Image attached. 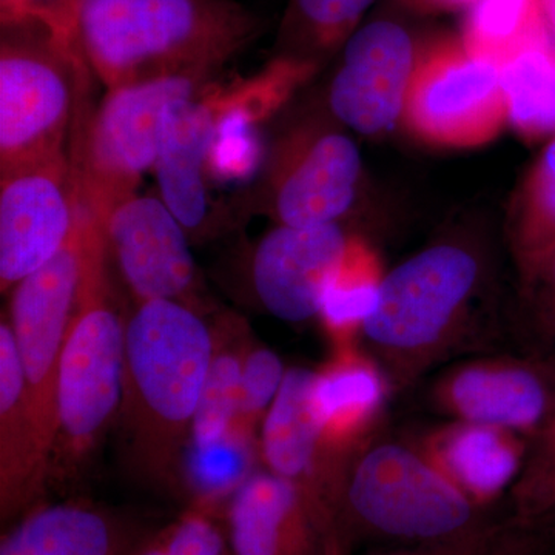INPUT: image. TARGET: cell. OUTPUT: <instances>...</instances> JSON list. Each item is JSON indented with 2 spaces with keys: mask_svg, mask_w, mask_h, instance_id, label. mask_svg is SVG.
<instances>
[{
  "mask_svg": "<svg viewBox=\"0 0 555 555\" xmlns=\"http://www.w3.org/2000/svg\"><path fill=\"white\" fill-rule=\"evenodd\" d=\"M494 284L488 243L451 233L386 273L363 328L366 350L392 389H406L480 332Z\"/></svg>",
  "mask_w": 555,
  "mask_h": 555,
  "instance_id": "6da1fadb",
  "label": "cell"
},
{
  "mask_svg": "<svg viewBox=\"0 0 555 555\" xmlns=\"http://www.w3.org/2000/svg\"><path fill=\"white\" fill-rule=\"evenodd\" d=\"M215 343L214 328L184 302L149 299L126 318L118 420L131 469L153 485H179Z\"/></svg>",
  "mask_w": 555,
  "mask_h": 555,
  "instance_id": "7a4b0ae2",
  "label": "cell"
},
{
  "mask_svg": "<svg viewBox=\"0 0 555 555\" xmlns=\"http://www.w3.org/2000/svg\"><path fill=\"white\" fill-rule=\"evenodd\" d=\"M236 0H75L76 49L107 89L206 72L218 75L261 33Z\"/></svg>",
  "mask_w": 555,
  "mask_h": 555,
  "instance_id": "3957f363",
  "label": "cell"
},
{
  "mask_svg": "<svg viewBox=\"0 0 555 555\" xmlns=\"http://www.w3.org/2000/svg\"><path fill=\"white\" fill-rule=\"evenodd\" d=\"M102 235L91 248L57 375V430L49 483L68 480L93 454L122 401L126 318L108 280Z\"/></svg>",
  "mask_w": 555,
  "mask_h": 555,
  "instance_id": "277c9868",
  "label": "cell"
},
{
  "mask_svg": "<svg viewBox=\"0 0 555 555\" xmlns=\"http://www.w3.org/2000/svg\"><path fill=\"white\" fill-rule=\"evenodd\" d=\"M492 524L427 462L415 443L379 438L350 463L343 499L347 543L356 537L406 546L462 539Z\"/></svg>",
  "mask_w": 555,
  "mask_h": 555,
  "instance_id": "5b68a950",
  "label": "cell"
},
{
  "mask_svg": "<svg viewBox=\"0 0 555 555\" xmlns=\"http://www.w3.org/2000/svg\"><path fill=\"white\" fill-rule=\"evenodd\" d=\"M192 72L108 89L100 105L76 115L68 156L80 206L105 224L139 182L155 169L164 120L175 102L188 100L215 80Z\"/></svg>",
  "mask_w": 555,
  "mask_h": 555,
  "instance_id": "8992f818",
  "label": "cell"
},
{
  "mask_svg": "<svg viewBox=\"0 0 555 555\" xmlns=\"http://www.w3.org/2000/svg\"><path fill=\"white\" fill-rule=\"evenodd\" d=\"M0 175L67 155L87 64L42 22L2 28Z\"/></svg>",
  "mask_w": 555,
  "mask_h": 555,
  "instance_id": "52a82bcc",
  "label": "cell"
},
{
  "mask_svg": "<svg viewBox=\"0 0 555 555\" xmlns=\"http://www.w3.org/2000/svg\"><path fill=\"white\" fill-rule=\"evenodd\" d=\"M104 233L100 219L78 206L65 246L13 288L10 324L16 339L33 426L47 462L57 430V375L65 338L78 306L91 248Z\"/></svg>",
  "mask_w": 555,
  "mask_h": 555,
  "instance_id": "ba28073f",
  "label": "cell"
},
{
  "mask_svg": "<svg viewBox=\"0 0 555 555\" xmlns=\"http://www.w3.org/2000/svg\"><path fill=\"white\" fill-rule=\"evenodd\" d=\"M255 208L276 224H341L363 182L356 141L331 113L310 112L280 131L266 152Z\"/></svg>",
  "mask_w": 555,
  "mask_h": 555,
  "instance_id": "9c48e42d",
  "label": "cell"
},
{
  "mask_svg": "<svg viewBox=\"0 0 555 555\" xmlns=\"http://www.w3.org/2000/svg\"><path fill=\"white\" fill-rule=\"evenodd\" d=\"M401 126L433 147H483L509 126L500 68L474 56L460 35L425 39Z\"/></svg>",
  "mask_w": 555,
  "mask_h": 555,
  "instance_id": "30bf717a",
  "label": "cell"
},
{
  "mask_svg": "<svg viewBox=\"0 0 555 555\" xmlns=\"http://www.w3.org/2000/svg\"><path fill=\"white\" fill-rule=\"evenodd\" d=\"M312 369H288L262 420L259 456L266 469L297 486L312 511L328 555H347L343 499L353 456L335 451L310 408Z\"/></svg>",
  "mask_w": 555,
  "mask_h": 555,
  "instance_id": "8fae6325",
  "label": "cell"
},
{
  "mask_svg": "<svg viewBox=\"0 0 555 555\" xmlns=\"http://www.w3.org/2000/svg\"><path fill=\"white\" fill-rule=\"evenodd\" d=\"M423 42L390 17L361 25L341 49V61L328 83L327 112L363 137L382 138L396 130L403 122Z\"/></svg>",
  "mask_w": 555,
  "mask_h": 555,
  "instance_id": "7c38bea8",
  "label": "cell"
},
{
  "mask_svg": "<svg viewBox=\"0 0 555 555\" xmlns=\"http://www.w3.org/2000/svg\"><path fill=\"white\" fill-rule=\"evenodd\" d=\"M78 215L69 156L0 175V288L13 291L67 243Z\"/></svg>",
  "mask_w": 555,
  "mask_h": 555,
  "instance_id": "4fadbf2b",
  "label": "cell"
},
{
  "mask_svg": "<svg viewBox=\"0 0 555 555\" xmlns=\"http://www.w3.org/2000/svg\"><path fill=\"white\" fill-rule=\"evenodd\" d=\"M430 400L451 420L502 427L529 440L555 409V360L488 357L463 361L436 379Z\"/></svg>",
  "mask_w": 555,
  "mask_h": 555,
  "instance_id": "5bb4252c",
  "label": "cell"
},
{
  "mask_svg": "<svg viewBox=\"0 0 555 555\" xmlns=\"http://www.w3.org/2000/svg\"><path fill=\"white\" fill-rule=\"evenodd\" d=\"M108 257L137 302L171 299L198 310L199 272L190 236L158 196L122 201L104 224Z\"/></svg>",
  "mask_w": 555,
  "mask_h": 555,
  "instance_id": "9a60e30c",
  "label": "cell"
},
{
  "mask_svg": "<svg viewBox=\"0 0 555 555\" xmlns=\"http://www.w3.org/2000/svg\"><path fill=\"white\" fill-rule=\"evenodd\" d=\"M352 233L343 224L269 230L251 255V287L259 305L286 323L318 318Z\"/></svg>",
  "mask_w": 555,
  "mask_h": 555,
  "instance_id": "2e32d148",
  "label": "cell"
},
{
  "mask_svg": "<svg viewBox=\"0 0 555 555\" xmlns=\"http://www.w3.org/2000/svg\"><path fill=\"white\" fill-rule=\"evenodd\" d=\"M232 555H328L312 511L297 486L255 470L222 511Z\"/></svg>",
  "mask_w": 555,
  "mask_h": 555,
  "instance_id": "e0dca14e",
  "label": "cell"
},
{
  "mask_svg": "<svg viewBox=\"0 0 555 555\" xmlns=\"http://www.w3.org/2000/svg\"><path fill=\"white\" fill-rule=\"evenodd\" d=\"M390 390L385 371L366 349L331 350L310 386V408L327 443L339 454L356 456L377 436Z\"/></svg>",
  "mask_w": 555,
  "mask_h": 555,
  "instance_id": "ac0fdd59",
  "label": "cell"
},
{
  "mask_svg": "<svg viewBox=\"0 0 555 555\" xmlns=\"http://www.w3.org/2000/svg\"><path fill=\"white\" fill-rule=\"evenodd\" d=\"M415 444L449 483L483 509L513 488L528 451V440L513 430L456 420L427 430Z\"/></svg>",
  "mask_w": 555,
  "mask_h": 555,
  "instance_id": "d6986e66",
  "label": "cell"
},
{
  "mask_svg": "<svg viewBox=\"0 0 555 555\" xmlns=\"http://www.w3.org/2000/svg\"><path fill=\"white\" fill-rule=\"evenodd\" d=\"M49 485V462L39 448L16 339L0 323V518L13 524L40 503Z\"/></svg>",
  "mask_w": 555,
  "mask_h": 555,
  "instance_id": "ffe728a7",
  "label": "cell"
},
{
  "mask_svg": "<svg viewBox=\"0 0 555 555\" xmlns=\"http://www.w3.org/2000/svg\"><path fill=\"white\" fill-rule=\"evenodd\" d=\"M141 539L129 521L94 503L40 502L10 524L0 555H129Z\"/></svg>",
  "mask_w": 555,
  "mask_h": 555,
  "instance_id": "44dd1931",
  "label": "cell"
},
{
  "mask_svg": "<svg viewBox=\"0 0 555 555\" xmlns=\"http://www.w3.org/2000/svg\"><path fill=\"white\" fill-rule=\"evenodd\" d=\"M385 276L377 247L361 233H352L317 318L331 350L361 345L364 324L377 308Z\"/></svg>",
  "mask_w": 555,
  "mask_h": 555,
  "instance_id": "7402d4cb",
  "label": "cell"
},
{
  "mask_svg": "<svg viewBox=\"0 0 555 555\" xmlns=\"http://www.w3.org/2000/svg\"><path fill=\"white\" fill-rule=\"evenodd\" d=\"M500 76L509 126L531 141L555 137V46L547 25L500 67Z\"/></svg>",
  "mask_w": 555,
  "mask_h": 555,
  "instance_id": "603a6c76",
  "label": "cell"
},
{
  "mask_svg": "<svg viewBox=\"0 0 555 555\" xmlns=\"http://www.w3.org/2000/svg\"><path fill=\"white\" fill-rule=\"evenodd\" d=\"M375 0H288L275 56L323 67L361 27Z\"/></svg>",
  "mask_w": 555,
  "mask_h": 555,
  "instance_id": "cb8c5ba5",
  "label": "cell"
},
{
  "mask_svg": "<svg viewBox=\"0 0 555 555\" xmlns=\"http://www.w3.org/2000/svg\"><path fill=\"white\" fill-rule=\"evenodd\" d=\"M188 444L207 447L228 436L238 418L241 371L248 343L240 320L222 321Z\"/></svg>",
  "mask_w": 555,
  "mask_h": 555,
  "instance_id": "d4e9b609",
  "label": "cell"
},
{
  "mask_svg": "<svg viewBox=\"0 0 555 555\" xmlns=\"http://www.w3.org/2000/svg\"><path fill=\"white\" fill-rule=\"evenodd\" d=\"M259 437L240 427L207 447L188 444L179 470V486L189 492L190 503L224 507L230 496L255 473Z\"/></svg>",
  "mask_w": 555,
  "mask_h": 555,
  "instance_id": "484cf974",
  "label": "cell"
},
{
  "mask_svg": "<svg viewBox=\"0 0 555 555\" xmlns=\"http://www.w3.org/2000/svg\"><path fill=\"white\" fill-rule=\"evenodd\" d=\"M509 240L518 269L555 247V137L529 167L514 196Z\"/></svg>",
  "mask_w": 555,
  "mask_h": 555,
  "instance_id": "4316f807",
  "label": "cell"
},
{
  "mask_svg": "<svg viewBox=\"0 0 555 555\" xmlns=\"http://www.w3.org/2000/svg\"><path fill=\"white\" fill-rule=\"evenodd\" d=\"M543 28L540 0H481L467 13L460 36L474 56L500 68Z\"/></svg>",
  "mask_w": 555,
  "mask_h": 555,
  "instance_id": "83f0119b",
  "label": "cell"
},
{
  "mask_svg": "<svg viewBox=\"0 0 555 555\" xmlns=\"http://www.w3.org/2000/svg\"><path fill=\"white\" fill-rule=\"evenodd\" d=\"M509 494L514 521L555 535V409L529 438L524 467Z\"/></svg>",
  "mask_w": 555,
  "mask_h": 555,
  "instance_id": "f1b7e54d",
  "label": "cell"
},
{
  "mask_svg": "<svg viewBox=\"0 0 555 555\" xmlns=\"http://www.w3.org/2000/svg\"><path fill=\"white\" fill-rule=\"evenodd\" d=\"M222 511L207 503H189L169 525L142 537L129 555H228Z\"/></svg>",
  "mask_w": 555,
  "mask_h": 555,
  "instance_id": "f546056e",
  "label": "cell"
},
{
  "mask_svg": "<svg viewBox=\"0 0 555 555\" xmlns=\"http://www.w3.org/2000/svg\"><path fill=\"white\" fill-rule=\"evenodd\" d=\"M555 535L518 525L492 521L480 531L436 545L406 546L377 555H550Z\"/></svg>",
  "mask_w": 555,
  "mask_h": 555,
  "instance_id": "4dcf8cb0",
  "label": "cell"
},
{
  "mask_svg": "<svg viewBox=\"0 0 555 555\" xmlns=\"http://www.w3.org/2000/svg\"><path fill=\"white\" fill-rule=\"evenodd\" d=\"M287 371L281 358L269 347L250 341L241 371V401L235 425L258 436L262 420L283 386Z\"/></svg>",
  "mask_w": 555,
  "mask_h": 555,
  "instance_id": "1f68e13d",
  "label": "cell"
},
{
  "mask_svg": "<svg viewBox=\"0 0 555 555\" xmlns=\"http://www.w3.org/2000/svg\"><path fill=\"white\" fill-rule=\"evenodd\" d=\"M524 312L532 334L555 360V247L518 269Z\"/></svg>",
  "mask_w": 555,
  "mask_h": 555,
  "instance_id": "d6a6232c",
  "label": "cell"
},
{
  "mask_svg": "<svg viewBox=\"0 0 555 555\" xmlns=\"http://www.w3.org/2000/svg\"><path fill=\"white\" fill-rule=\"evenodd\" d=\"M404 7L423 14L469 13L481 0H400Z\"/></svg>",
  "mask_w": 555,
  "mask_h": 555,
  "instance_id": "836d02e7",
  "label": "cell"
},
{
  "mask_svg": "<svg viewBox=\"0 0 555 555\" xmlns=\"http://www.w3.org/2000/svg\"><path fill=\"white\" fill-rule=\"evenodd\" d=\"M542 5L543 16H545L547 30H550L551 38L555 46V0H540Z\"/></svg>",
  "mask_w": 555,
  "mask_h": 555,
  "instance_id": "e575fe53",
  "label": "cell"
},
{
  "mask_svg": "<svg viewBox=\"0 0 555 555\" xmlns=\"http://www.w3.org/2000/svg\"><path fill=\"white\" fill-rule=\"evenodd\" d=\"M75 0H67L68 3V16H69V24H72V5Z\"/></svg>",
  "mask_w": 555,
  "mask_h": 555,
  "instance_id": "d590c367",
  "label": "cell"
}]
</instances>
